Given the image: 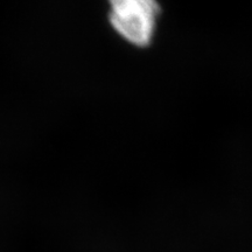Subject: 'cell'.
Returning <instances> with one entry per match:
<instances>
[{"instance_id": "6da1fadb", "label": "cell", "mask_w": 252, "mask_h": 252, "mask_svg": "<svg viewBox=\"0 0 252 252\" xmlns=\"http://www.w3.org/2000/svg\"><path fill=\"white\" fill-rule=\"evenodd\" d=\"M159 5L153 0H115L111 2V20L115 30L137 46L150 42Z\"/></svg>"}]
</instances>
